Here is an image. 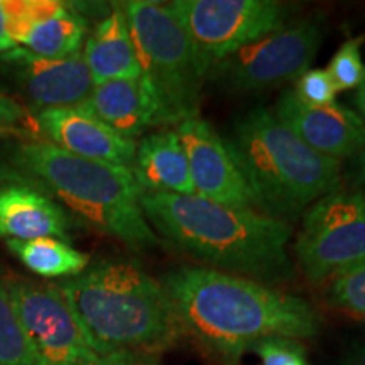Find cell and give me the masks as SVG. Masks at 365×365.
Segmentation results:
<instances>
[{"instance_id":"cell-31","label":"cell","mask_w":365,"mask_h":365,"mask_svg":"<svg viewBox=\"0 0 365 365\" xmlns=\"http://www.w3.org/2000/svg\"><path fill=\"white\" fill-rule=\"evenodd\" d=\"M345 365H365V345H359L346 357Z\"/></svg>"},{"instance_id":"cell-23","label":"cell","mask_w":365,"mask_h":365,"mask_svg":"<svg viewBox=\"0 0 365 365\" xmlns=\"http://www.w3.org/2000/svg\"><path fill=\"white\" fill-rule=\"evenodd\" d=\"M328 299L341 312L365 319V264L330 281Z\"/></svg>"},{"instance_id":"cell-25","label":"cell","mask_w":365,"mask_h":365,"mask_svg":"<svg viewBox=\"0 0 365 365\" xmlns=\"http://www.w3.org/2000/svg\"><path fill=\"white\" fill-rule=\"evenodd\" d=\"M262 365H309L303 345L286 336H267L259 340L252 350Z\"/></svg>"},{"instance_id":"cell-14","label":"cell","mask_w":365,"mask_h":365,"mask_svg":"<svg viewBox=\"0 0 365 365\" xmlns=\"http://www.w3.org/2000/svg\"><path fill=\"white\" fill-rule=\"evenodd\" d=\"M274 115L308 148L322 156L341 161L365 149V125L357 112L340 103H303L293 90L282 91Z\"/></svg>"},{"instance_id":"cell-19","label":"cell","mask_w":365,"mask_h":365,"mask_svg":"<svg viewBox=\"0 0 365 365\" xmlns=\"http://www.w3.org/2000/svg\"><path fill=\"white\" fill-rule=\"evenodd\" d=\"M81 53L95 85L140 76L124 7L113 9L103 21H100L93 33L86 38Z\"/></svg>"},{"instance_id":"cell-20","label":"cell","mask_w":365,"mask_h":365,"mask_svg":"<svg viewBox=\"0 0 365 365\" xmlns=\"http://www.w3.org/2000/svg\"><path fill=\"white\" fill-rule=\"evenodd\" d=\"M7 247L17 259L38 276L48 279L78 276L88 267L90 255L58 239L7 240Z\"/></svg>"},{"instance_id":"cell-21","label":"cell","mask_w":365,"mask_h":365,"mask_svg":"<svg viewBox=\"0 0 365 365\" xmlns=\"http://www.w3.org/2000/svg\"><path fill=\"white\" fill-rule=\"evenodd\" d=\"M0 365H36L7 284L0 281Z\"/></svg>"},{"instance_id":"cell-10","label":"cell","mask_w":365,"mask_h":365,"mask_svg":"<svg viewBox=\"0 0 365 365\" xmlns=\"http://www.w3.org/2000/svg\"><path fill=\"white\" fill-rule=\"evenodd\" d=\"M14 308L33 349L36 365H93L91 349L56 284L11 281Z\"/></svg>"},{"instance_id":"cell-17","label":"cell","mask_w":365,"mask_h":365,"mask_svg":"<svg viewBox=\"0 0 365 365\" xmlns=\"http://www.w3.org/2000/svg\"><path fill=\"white\" fill-rule=\"evenodd\" d=\"M81 105L112 130L130 140L150 127H163L156 97L143 75L95 85Z\"/></svg>"},{"instance_id":"cell-15","label":"cell","mask_w":365,"mask_h":365,"mask_svg":"<svg viewBox=\"0 0 365 365\" xmlns=\"http://www.w3.org/2000/svg\"><path fill=\"white\" fill-rule=\"evenodd\" d=\"M36 125L46 143L91 161L117 164L132 170L135 140L125 139L83 105L36 112Z\"/></svg>"},{"instance_id":"cell-9","label":"cell","mask_w":365,"mask_h":365,"mask_svg":"<svg viewBox=\"0 0 365 365\" xmlns=\"http://www.w3.org/2000/svg\"><path fill=\"white\" fill-rule=\"evenodd\" d=\"M171 7L210 68L286 26V9L272 0H176Z\"/></svg>"},{"instance_id":"cell-6","label":"cell","mask_w":365,"mask_h":365,"mask_svg":"<svg viewBox=\"0 0 365 365\" xmlns=\"http://www.w3.org/2000/svg\"><path fill=\"white\" fill-rule=\"evenodd\" d=\"M124 11L140 75L156 97L163 127L200 115L210 66L171 4L132 0Z\"/></svg>"},{"instance_id":"cell-11","label":"cell","mask_w":365,"mask_h":365,"mask_svg":"<svg viewBox=\"0 0 365 365\" xmlns=\"http://www.w3.org/2000/svg\"><path fill=\"white\" fill-rule=\"evenodd\" d=\"M176 132L188 159L196 196L227 207L257 210L227 140L210 122L200 115L186 118L176 125Z\"/></svg>"},{"instance_id":"cell-30","label":"cell","mask_w":365,"mask_h":365,"mask_svg":"<svg viewBox=\"0 0 365 365\" xmlns=\"http://www.w3.org/2000/svg\"><path fill=\"white\" fill-rule=\"evenodd\" d=\"M355 175L362 188L365 190V149L355 156Z\"/></svg>"},{"instance_id":"cell-2","label":"cell","mask_w":365,"mask_h":365,"mask_svg":"<svg viewBox=\"0 0 365 365\" xmlns=\"http://www.w3.org/2000/svg\"><path fill=\"white\" fill-rule=\"evenodd\" d=\"M140 208L150 228L210 269L262 284L293 279L287 254L293 227L284 220L196 195L143 193Z\"/></svg>"},{"instance_id":"cell-13","label":"cell","mask_w":365,"mask_h":365,"mask_svg":"<svg viewBox=\"0 0 365 365\" xmlns=\"http://www.w3.org/2000/svg\"><path fill=\"white\" fill-rule=\"evenodd\" d=\"M9 34L36 56L61 59L80 53L86 21L75 7L58 0H6Z\"/></svg>"},{"instance_id":"cell-1","label":"cell","mask_w":365,"mask_h":365,"mask_svg":"<svg viewBox=\"0 0 365 365\" xmlns=\"http://www.w3.org/2000/svg\"><path fill=\"white\" fill-rule=\"evenodd\" d=\"M161 284L182 335L215 365H242L259 340L312 339L322 325L317 309L303 298L215 269H175Z\"/></svg>"},{"instance_id":"cell-8","label":"cell","mask_w":365,"mask_h":365,"mask_svg":"<svg viewBox=\"0 0 365 365\" xmlns=\"http://www.w3.org/2000/svg\"><path fill=\"white\" fill-rule=\"evenodd\" d=\"M322 38L314 17L298 21L215 63L208 78L230 93H255L298 80L309 70Z\"/></svg>"},{"instance_id":"cell-24","label":"cell","mask_w":365,"mask_h":365,"mask_svg":"<svg viewBox=\"0 0 365 365\" xmlns=\"http://www.w3.org/2000/svg\"><path fill=\"white\" fill-rule=\"evenodd\" d=\"M39 134L36 118L29 110L11 95L0 90V139L9 137H21V139L33 140Z\"/></svg>"},{"instance_id":"cell-27","label":"cell","mask_w":365,"mask_h":365,"mask_svg":"<svg viewBox=\"0 0 365 365\" xmlns=\"http://www.w3.org/2000/svg\"><path fill=\"white\" fill-rule=\"evenodd\" d=\"M93 365H156V360L154 355L115 352L98 357Z\"/></svg>"},{"instance_id":"cell-3","label":"cell","mask_w":365,"mask_h":365,"mask_svg":"<svg viewBox=\"0 0 365 365\" xmlns=\"http://www.w3.org/2000/svg\"><path fill=\"white\" fill-rule=\"evenodd\" d=\"M98 357L127 352H166L182 336L163 284L130 261H103L58 282Z\"/></svg>"},{"instance_id":"cell-16","label":"cell","mask_w":365,"mask_h":365,"mask_svg":"<svg viewBox=\"0 0 365 365\" xmlns=\"http://www.w3.org/2000/svg\"><path fill=\"white\" fill-rule=\"evenodd\" d=\"M71 218L51 195L19 173L0 180V237L7 240L70 239Z\"/></svg>"},{"instance_id":"cell-4","label":"cell","mask_w":365,"mask_h":365,"mask_svg":"<svg viewBox=\"0 0 365 365\" xmlns=\"http://www.w3.org/2000/svg\"><path fill=\"white\" fill-rule=\"evenodd\" d=\"M12 161L16 173L39 185L81 222L132 249L158 244L140 208L143 190L129 168L75 156L39 139L17 144Z\"/></svg>"},{"instance_id":"cell-29","label":"cell","mask_w":365,"mask_h":365,"mask_svg":"<svg viewBox=\"0 0 365 365\" xmlns=\"http://www.w3.org/2000/svg\"><path fill=\"white\" fill-rule=\"evenodd\" d=\"M354 103H355V108H357V115L360 117V120H362L365 125V75H364L362 83L359 85L357 91H355Z\"/></svg>"},{"instance_id":"cell-12","label":"cell","mask_w":365,"mask_h":365,"mask_svg":"<svg viewBox=\"0 0 365 365\" xmlns=\"http://www.w3.org/2000/svg\"><path fill=\"white\" fill-rule=\"evenodd\" d=\"M0 61L38 112L85 103L95 86L81 51L68 58L48 59L16 48L0 54Z\"/></svg>"},{"instance_id":"cell-22","label":"cell","mask_w":365,"mask_h":365,"mask_svg":"<svg viewBox=\"0 0 365 365\" xmlns=\"http://www.w3.org/2000/svg\"><path fill=\"white\" fill-rule=\"evenodd\" d=\"M365 38H350L333 54L327 71L331 76L336 90H357L365 75V63L362 59V44Z\"/></svg>"},{"instance_id":"cell-7","label":"cell","mask_w":365,"mask_h":365,"mask_svg":"<svg viewBox=\"0 0 365 365\" xmlns=\"http://www.w3.org/2000/svg\"><path fill=\"white\" fill-rule=\"evenodd\" d=\"M296 259L313 284L365 264V191L336 188L303 213Z\"/></svg>"},{"instance_id":"cell-26","label":"cell","mask_w":365,"mask_h":365,"mask_svg":"<svg viewBox=\"0 0 365 365\" xmlns=\"http://www.w3.org/2000/svg\"><path fill=\"white\" fill-rule=\"evenodd\" d=\"M293 91L301 102L314 105V107L335 103L336 93H339L331 76L322 68H314V70L309 68L308 71H304L298 80H294Z\"/></svg>"},{"instance_id":"cell-5","label":"cell","mask_w":365,"mask_h":365,"mask_svg":"<svg viewBox=\"0 0 365 365\" xmlns=\"http://www.w3.org/2000/svg\"><path fill=\"white\" fill-rule=\"evenodd\" d=\"M227 144L259 212L287 222L340 188L341 161L322 156L264 107L234 122Z\"/></svg>"},{"instance_id":"cell-28","label":"cell","mask_w":365,"mask_h":365,"mask_svg":"<svg viewBox=\"0 0 365 365\" xmlns=\"http://www.w3.org/2000/svg\"><path fill=\"white\" fill-rule=\"evenodd\" d=\"M16 48H19V46L14 43L11 34H9L6 0H0V54H6Z\"/></svg>"},{"instance_id":"cell-18","label":"cell","mask_w":365,"mask_h":365,"mask_svg":"<svg viewBox=\"0 0 365 365\" xmlns=\"http://www.w3.org/2000/svg\"><path fill=\"white\" fill-rule=\"evenodd\" d=\"M130 171L143 193L195 195L188 159L176 129H161L143 137Z\"/></svg>"}]
</instances>
